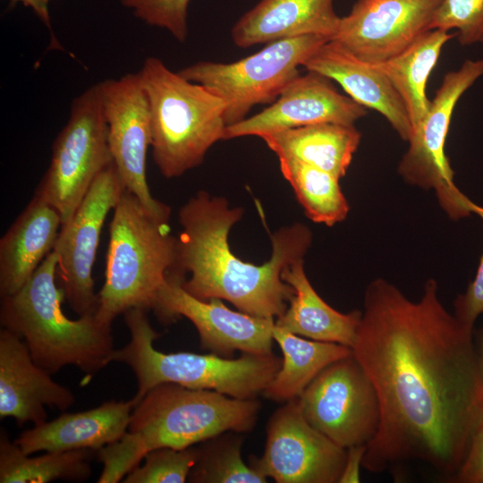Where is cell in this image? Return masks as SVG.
Returning <instances> with one entry per match:
<instances>
[{"instance_id": "obj_1", "label": "cell", "mask_w": 483, "mask_h": 483, "mask_svg": "<svg viewBox=\"0 0 483 483\" xmlns=\"http://www.w3.org/2000/svg\"><path fill=\"white\" fill-rule=\"evenodd\" d=\"M472 336L444 307L434 279L416 301L383 278L368 285L351 349L376 390L380 424L363 468L421 463L454 482L483 424Z\"/></svg>"}, {"instance_id": "obj_2", "label": "cell", "mask_w": 483, "mask_h": 483, "mask_svg": "<svg viewBox=\"0 0 483 483\" xmlns=\"http://www.w3.org/2000/svg\"><path fill=\"white\" fill-rule=\"evenodd\" d=\"M242 215V208H231L225 198L197 192L179 211L182 231L171 271L181 278L182 288L199 300H224L242 312L275 319L294 293L282 272L304 258L312 233L300 223L281 227L271 235L270 259L255 265L239 258L229 246V232Z\"/></svg>"}, {"instance_id": "obj_3", "label": "cell", "mask_w": 483, "mask_h": 483, "mask_svg": "<svg viewBox=\"0 0 483 483\" xmlns=\"http://www.w3.org/2000/svg\"><path fill=\"white\" fill-rule=\"evenodd\" d=\"M260 403L174 383L151 388L134 406L125 434L97 453L103 463L97 483H117L150 451L184 449L225 432L251 430Z\"/></svg>"}, {"instance_id": "obj_4", "label": "cell", "mask_w": 483, "mask_h": 483, "mask_svg": "<svg viewBox=\"0 0 483 483\" xmlns=\"http://www.w3.org/2000/svg\"><path fill=\"white\" fill-rule=\"evenodd\" d=\"M58 258L52 250L15 293L1 297L0 322L27 345L33 360L53 375L72 365L90 378L113 361L112 324L96 314L69 318L56 284Z\"/></svg>"}, {"instance_id": "obj_5", "label": "cell", "mask_w": 483, "mask_h": 483, "mask_svg": "<svg viewBox=\"0 0 483 483\" xmlns=\"http://www.w3.org/2000/svg\"><path fill=\"white\" fill-rule=\"evenodd\" d=\"M147 311L134 308L123 313L131 338L113 354V361L124 363L136 377L138 388L132 398L135 404L151 388L163 383L213 390L238 399H255L264 393L281 367L282 359L272 352L242 353L237 359L211 352H162L154 347L160 334L152 327Z\"/></svg>"}, {"instance_id": "obj_6", "label": "cell", "mask_w": 483, "mask_h": 483, "mask_svg": "<svg viewBox=\"0 0 483 483\" xmlns=\"http://www.w3.org/2000/svg\"><path fill=\"white\" fill-rule=\"evenodd\" d=\"M109 229L106 275L96 316L112 324L131 309H154L174 269L177 238L126 189L114 207Z\"/></svg>"}, {"instance_id": "obj_7", "label": "cell", "mask_w": 483, "mask_h": 483, "mask_svg": "<svg viewBox=\"0 0 483 483\" xmlns=\"http://www.w3.org/2000/svg\"><path fill=\"white\" fill-rule=\"evenodd\" d=\"M151 115L152 157L162 175L177 178L204 161L224 140V100L207 87L148 57L140 70Z\"/></svg>"}, {"instance_id": "obj_8", "label": "cell", "mask_w": 483, "mask_h": 483, "mask_svg": "<svg viewBox=\"0 0 483 483\" xmlns=\"http://www.w3.org/2000/svg\"><path fill=\"white\" fill-rule=\"evenodd\" d=\"M328 40L317 35L284 38L233 63L200 61L179 73L220 97L226 125H231L245 119L253 106L274 103L300 74L299 68Z\"/></svg>"}, {"instance_id": "obj_9", "label": "cell", "mask_w": 483, "mask_h": 483, "mask_svg": "<svg viewBox=\"0 0 483 483\" xmlns=\"http://www.w3.org/2000/svg\"><path fill=\"white\" fill-rule=\"evenodd\" d=\"M112 162L95 84L73 98L68 121L53 143L50 165L34 195L58 212L63 225Z\"/></svg>"}, {"instance_id": "obj_10", "label": "cell", "mask_w": 483, "mask_h": 483, "mask_svg": "<svg viewBox=\"0 0 483 483\" xmlns=\"http://www.w3.org/2000/svg\"><path fill=\"white\" fill-rule=\"evenodd\" d=\"M481 75L483 59L466 60L445 75L426 115L411 130L409 148L398 165V173L407 183L433 190L441 208L453 220L472 213L474 202L453 182L445 141L458 100Z\"/></svg>"}, {"instance_id": "obj_11", "label": "cell", "mask_w": 483, "mask_h": 483, "mask_svg": "<svg viewBox=\"0 0 483 483\" xmlns=\"http://www.w3.org/2000/svg\"><path fill=\"white\" fill-rule=\"evenodd\" d=\"M297 400L307 421L345 449L368 445L378 430V398L352 352L321 370Z\"/></svg>"}, {"instance_id": "obj_12", "label": "cell", "mask_w": 483, "mask_h": 483, "mask_svg": "<svg viewBox=\"0 0 483 483\" xmlns=\"http://www.w3.org/2000/svg\"><path fill=\"white\" fill-rule=\"evenodd\" d=\"M107 142L125 189L158 220L168 223L170 207L156 199L147 182V156L151 148V115L140 72L97 83Z\"/></svg>"}, {"instance_id": "obj_13", "label": "cell", "mask_w": 483, "mask_h": 483, "mask_svg": "<svg viewBox=\"0 0 483 483\" xmlns=\"http://www.w3.org/2000/svg\"><path fill=\"white\" fill-rule=\"evenodd\" d=\"M124 190L112 162L97 175L72 218L61 226L53 250L58 258L56 275L65 300L79 317L94 315L98 309L93 266L105 220Z\"/></svg>"}, {"instance_id": "obj_14", "label": "cell", "mask_w": 483, "mask_h": 483, "mask_svg": "<svg viewBox=\"0 0 483 483\" xmlns=\"http://www.w3.org/2000/svg\"><path fill=\"white\" fill-rule=\"evenodd\" d=\"M345 459L346 449L314 428L294 399L272 414L264 453L249 464L277 483H338Z\"/></svg>"}, {"instance_id": "obj_15", "label": "cell", "mask_w": 483, "mask_h": 483, "mask_svg": "<svg viewBox=\"0 0 483 483\" xmlns=\"http://www.w3.org/2000/svg\"><path fill=\"white\" fill-rule=\"evenodd\" d=\"M153 311L162 323L180 317L189 319L198 331L201 348L218 356L231 358L236 351L272 352L275 318L232 310L220 299L199 300L187 292L172 272L158 292Z\"/></svg>"}, {"instance_id": "obj_16", "label": "cell", "mask_w": 483, "mask_h": 483, "mask_svg": "<svg viewBox=\"0 0 483 483\" xmlns=\"http://www.w3.org/2000/svg\"><path fill=\"white\" fill-rule=\"evenodd\" d=\"M441 1L357 0L331 40L365 62H386L431 30Z\"/></svg>"}, {"instance_id": "obj_17", "label": "cell", "mask_w": 483, "mask_h": 483, "mask_svg": "<svg viewBox=\"0 0 483 483\" xmlns=\"http://www.w3.org/2000/svg\"><path fill=\"white\" fill-rule=\"evenodd\" d=\"M331 80L314 72L299 74L260 113L227 125L224 140L264 134L315 123L354 125L366 107L341 94Z\"/></svg>"}, {"instance_id": "obj_18", "label": "cell", "mask_w": 483, "mask_h": 483, "mask_svg": "<svg viewBox=\"0 0 483 483\" xmlns=\"http://www.w3.org/2000/svg\"><path fill=\"white\" fill-rule=\"evenodd\" d=\"M75 402L73 393L51 378L33 360L25 343L11 331H0V418L22 426L47 421L46 407L65 411Z\"/></svg>"}, {"instance_id": "obj_19", "label": "cell", "mask_w": 483, "mask_h": 483, "mask_svg": "<svg viewBox=\"0 0 483 483\" xmlns=\"http://www.w3.org/2000/svg\"><path fill=\"white\" fill-rule=\"evenodd\" d=\"M302 67L337 82L351 98L381 114L402 140H409L411 124L404 104L389 79L375 64L328 40Z\"/></svg>"}, {"instance_id": "obj_20", "label": "cell", "mask_w": 483, "mask_h": 483, "mask_svg": "<svg viewBox=\"0 0 483 483\" xmlns=\"http://www.w3.org/2000/svg\"><path fill=\"white\" fill-rule=\"evenodd\" d=\"M135 406L129 401H108L80 412L64 413L23 431L14 443L26 454L79 449L98 451L126 432Z\"/></svg>"}, {"instance_id": "obj_21", "label": "cell", "mask_w": 483, "mask_h": 483, "mask_svg": "<svg viewBox=\"0 0 483 483\" xmlns=\"http://www.w3.org/2000/svg\"><path fill=\"white\" fill-rule=\"evenodd\" d=\"M340 20L334 0H261L235 22L231 36L242 48L307 35L331 40Z\"/></svg>"}, {"instance_id": "obj_22", "label": "cell", "mask_w": 483, "mask_h": 483, "mask_svg": "<svg viewBox=\"0 0 483 483\" xmlns=\"http://www.w3.org/2000/svg\"><path fill=\"white\" fill-rule=\"evenodd\" d=\"M61 217L34 195L0 240V296L18 292L54 250Z\"/></svg>"}, {"instance_id": "obj_23", "label": "cell", "mask_w": 483, "mask_h": 483, "mask_svg": "<svg viewBox=\"0 0 483 483\" xmlns=\"http://www.w3.org/2000/svg\"><path fill=\"white\" fill-rule=\"evenodd\" d=\"M282 279L294 293L285 311L275 319V326L304 338L352 348L361 310L342 313L328 305L309 281L303 258L286 266Z\"/></svg>"}, {"instance_id": "obj_24", "label": "cell", "mask_w": 483, "mask_h": 483, "mask_svg": "<svg viewBox=\"0 0 483 483\" xmlns=\"http://www.w3.org/2000/svg\"><path fill=\"white\" fill-rule=\"evenodd\" d=\"M275 155L292 157L343 178L357 150L360 133L354 125L322 123L259 137Z\"/></svg>"}, {"instance_id": "obj_25", "label": "cell", "mask_w": 483, "mask_h": 483, "mask_svg": "<svg viewBox=\"0 0 483 483\" xmlns=\"http://www.w3.org/2000/svg\"><path fill=\"white\" fill-rule=\"evenodd\" d=\"M455 33L433 29L419 36L395 56L375 64L391 81L407 110L411 130L426 115L430 100L426 89L444 46Z\"/></svg>"}, {"instance_id": "obj_26", "label": "cell", "mask_w": 483, "mask_h": 483, "mask_svg": "<svg viewBox=\"0 0 483 483\" xmlns=\"http://www.w3.org/2000/svg\"><path fill=\"white\" fill-rule=\"evenodd\" d=\"M273 338L283 353L282 364L263 394L275 402L297 399L321 370L352 353L346 345L304 338L275 324Z\"/></svg>"}, {"instance_id": "obj_27", "label": "cell", "mask_w": 483, "mask_h": 483, "mask_svg": "<svg viewBox=\"0 0 483 483\" xmlns=\"http://www.w3.org/2000/svg\"><path fill=\"white\" fill-rule=\"evenodd\" d=\"M95 450L46 452L35 457L24 453L8 437L0 435V482L46 483L54 480L83 481L92 472L89 460Z\"/></svg>"}, {"instance_id": "obj_28", "label": "cell", "mask_w": 483, "mask_h": 483, "mask_svg": "<svg viewBox=\"0 0 483 483\" xmlns=\"http://www.w3.org/2000/svg\"><path fill=\"white\" fill-rule=\"evenodd\" d=\"M278 159L283 176L311 221L333 226L346 218L350 207L340 187V179L292 157Z\"/></svg>"}, {"instance_id": "obj_29", "label": "cell", "mask_w": 483, "mask_h": 483, "mask_svg": "<svg viewBox=\"0 0 483 483\" xmlns=\"http://www.w3.org/2000/svg\"><path fill=\"white\" fill-rule=\"evenodd\" d=\"M229 431L196 446L197 458L187 481L194 483H266L267 478L242 457V437Z\"/></svg>"}, {"instance_id": "obj_30", "label": "cell", "mask_w": 483, "mask_h": 483, "mask_svg": "<svg viewBox=\"0 0 483 483\" xmlns=\"http://www.w3.org/2000/svg\"><path fill=\"white\" fill-rule=\"evenodd\" d=\"M197 458L196 447L184 449L160 447L144 457L143 464L132 469L123 483H183L186 482Z\"/></svg>"}, {"instance_id": "obj_31", "label": "cell", "mask_w": 483, "mask_h": 483, "mask_svg": "<svg viewBox=\"0 0 483 483\" xmlns=\"http://www.w3.org/2000/svg\"><path fill=\"white\" fill-rule=\"evenodd\" d=\"M456 30L462 46L483 43V0H442L431 23V30Z\"/></svg>"}, {"instance_id": "obj_32", "label": "cell", "mask_w": 483, "mask_h": 483, "mask_svg": "<svg viewBox=\"0 0 483 483\" xmlns=\"http://www.w3.org/2000/svg\"><path fill=\"white\" fill-rule=\"evenodd\" d=\"M191 0H121L125 8L146 24L164 29L181 43L188 35V6Z\"/></svg>"}, {"instance_id": "obj_33", "label": "cell", "mask_w": 483, "mask_h": 483, "mask_svg": "<svg viewBox=\"0 0 483 483\" xmlns=\"http://www.w3.org/2000/svg\"><path fill=\"white\" fill-rule=\"evenodd\" d=\"M472 213L478 215L483 221V207L474 203ZM454 317L470 332L477 318L483 314V253L480 258L474 279L470 283L465 292L454 301Z\"/></svg>"}, {"instance_id": "obj_34", "label": "cell", "mask_w": 483, "mask_h": 483, "mask_svg": "<svg viewBox=\"0 0 483 483\" xmlns=\"http://www.w3.org/2000/svg\"><path fill=\"white\" fill-rule=\"evenodd\" d=\"M454 482L483 483V424L471 441Z\"/></svg>"}, {"instance_id": "obj_35", "label": "cell", "mask_w": 483, "mask_h": 483, "mask_svg": "<svg viewBox=\"0 0 483 483\" xmlns=\"http://www.w3.org/2000/svg\"><path fill=\"white\" fill-rule=\"evenodd\" d=\"M366 449L367 445H355L346 449V459L338 483L360 482V470Z\"/></svg>"}, {"instance_id": "obj_36", "label": "cell", "mask_w": 483, "mask_h": 483, "mask_svg": "<svg viewBox=\"0 0 483 483\" xmlns=\"http://www.w3.org/2000/svg\"><path fill=\"white\" fill-rule=\"evenodd\" d=\"M12 3H21L24 6L30 8L38 18L47 26L51 31V21L49 14V1L50 0H10Z\"/></svg>"}, {"instance_id": "obj_37", "label": "cell", "mask_w": 483, "mask_h": 483, "mask_svg": "<svg viewBox=\"0 0 483 483\" xmlns=\"http://www.w3.org/2000/svg\"><path fill=\"white\" fill-rule=\"evenodd\" d=\"M478 336V343L475 344V349L479 373L483 385V326Z\"/></svg>"}]
</instances>
